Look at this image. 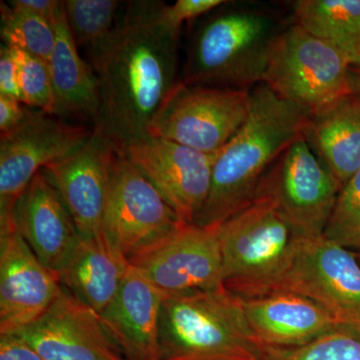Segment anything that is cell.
Masks as SVG:
<instances>
[{
	"mask_svg": "<svg viewBox=\"0 0 360 360\" xmlns=\"http://www.w3.org/2000/svg\"><path fill=\"white\" fill-rule=\"evenodd\" d=\"M16 335L44 360H125L101 316L63 288L46 314Z\"/></svg>",
	"mask_w": 360,
	"mask_h": 360,
	"instance_id": "cell-16",
	"label": "cell"
},
{
	"mask_svg": "<svg viewBox=\"0 0 360 360\" xmlns=\"http://www.w3.org/2000/svg\"><path fill=\"white\" fill-rule=\"evenodd\" d=\"M310 116L264 82L250 89L248 118L217 153L210 195L195 224L219 227L250 205L279 156L305 137Z\"/></svg>",
	"mask_w": 360,
	"mask_h": 360,
	"instance_id": "cell-2",
	"label": "cell"
},
{
	"mask_svg": "<svg viewBox=\"0 0 360 360\" xmlns=\"http://www.w3.org/2000/svg\"><path fill=\"white\" fill-rule=\"evenodd\" d=\"M340 189L330 170L302 137L270 167L257 195L274 201L300 238H312L323 236Z\"/></svg>",
	"mask_w": 360,
	"mask_h": 360,
	"instance_id": "cell-10",
	"label": "cell"
},
{
	"mask_svg": "<svg viewBox=\"0 0 360 360\" xmlns=\"http://www.w3.org/2000/svg\"><path fill=\"white\" fill-rule=\"evenodd\" d=\"M348 86H349V96L360 101V51L350 58Z\"/></svg>",
	"mask_w": 360,
	"mask_h": 360,
	"instance_id": "cell-34",
	"label": "cell"
},
{
	"mask_svg": "<svg viewBox=\"0 0 360 360\" xmlns=\"http://www.w3.org/2000/svg\"><path fill=\"white\" fill-rule=\"evenodd\" d=\"M0 14L4 45L49 63L56 45V32L51 23L41 16L2 1Z\"/></svg>",
	"mask_w": 360,
	"mask_h": 360,
	"instance_id": "cell-25",
	"label": "cell"
},
{
	"mask_svg": "<svg viewBox=\"0 0 360 360\" xmlns=\"http://www.w3.org/2000/svg\"><path fill=\"white\" fill-rule=\"evenodd\" d=\"M124 155L160 191L180 220L195 224L212 187L217 153L148 136L120 146Z\"/></svg>",
	"mask_w": 360,
	"mask_h": 360,
	"instance_id": "cell-12",
	"label": "cell"
},
{
	"mask_svg": "<svg viewBox=\"0 0 360 360\" xmlns=\"http://www.w3.org/2000/svg\"><path fill=\"white\" fill-rule=\"evenodd\" d=\"M58 274L37 258L15 222L0 229V335L39 321L60 295Z\"/></svg>",
	"mask_w": 360,
	"mask_h": 360,
	"instance_id": "cell-14",
	"label": "cell"
},
{
	"mask_svg": "<svg viewBox=\"0 0 360 360\" xmlns=\"http://www.w3.org/2000/svg\"><path fill=\"white\" fill-rule=\"evenodd\" d=\"M279 32L276 20L260 11L212 14L194 33L181 82L250 90L264 82L269 49Z\"/></svg>",
	"mask_w": 360,
	"mask_h": 360,
	"instance_id": "cell-5",
	"label": "cell"
},
{
	"mask_svg": "<svg viewBox=\"0 0 360 360\" xmlns=\"http://www.w3.org/2000/svg\"><path fill=\"white\" fill-rule=\"evenodd\" d=\"M165 295L224 288L219 229L186 224L130 264Z\"/></svg>",
	"mask_w": 360,
	"mask_h": 360,
	"instance_id": "cell-13",
	"label": "cell"
},
{
	"mask_svg": "<svg viewBox=\"0 0 360 360\" xmlns=\"http://www.w3.org/2000/svg\"><path fill=\"white\" fill-rule=\"evenodd\" d=\"M161 4L127 2L94 66L101 94L94 127L118 146L148 136L149 125L179 82V37L161 21Z\"/></svg>",
	"mask_w": 360,
	"mask_h": 360,
	"instance_id": "cell-1",
	"label": "cell"
},
{
	"mask_svg": "<svg viewBox=\"0 0 360 360\" xmlns=\"http://www.w3.org/2000/svg\"><path fill=\"white\" fill-rule=\"evenodd\" d=\"M130 264L103 233L82 239L59 274L61 286L101 315L117 295Z\"/></svg>",
	"mask_w": 360,
	"mask_h": 360,
	"instance_id": "cell-21",
	"label": "cell"
},
{
	"mask_svg": "<svg viewBox=\"0 0 360 360\" xmlns=\"http://www.w3.org/2000/svg\"><path fill=\"white\" fill-rule=\"evenodd\" d=\"M39 111L18 99L0 96V135L13 134L25 127Z\"/></svg>",
	"mask_w": 360,
	"mask_h": 360,
	"instance_id": "cell-30",
	"label": "cell"
},
{
	"mask_svg": "<svg viewBox=\"0 0 360 360\" xmlns=\"http://www.w3.org/2000/svg\"><path fill=\"white\" fill-rule=\"evenodd\" d=\"M240 300L258 345L300 347L342 333L321 305L296 293L281 291Z\"/></svg>",
	"mask_w": 360,
	"mask_h": 360,
	"instance_id": "cell-18",
	"label": "cell"
},
{
	"mask_svg": "<svg viewBox=\"0 0 360 360\" xmlns=\"http://www.w3.org/2000/svg\"><path fill=\"white\" fill-rule=\"evenodd\" d=\"M92 131L40 110L25 127L0 135V229L14 221L15 206L35 175L82 148Z\"/></svg>",
	"mask_w": 360,
	"mask_h": 360,
	"instance_id": "cell-11",
	"label": "cell"
},
{
	"mask_svg": "<svg viewBox=\"0 0 360 360\" xmlns=\"http://www.w3.org/2000/svg\"><path fill=\"white\" fill-rule=\"evenodd\" d=\"M349 60L345 52L295 23L272 41L262 82L314 115L349 96Z\"/></svg>",
	"mask_w": 360,
	"mask_h": 360,
	"instance_id": "cell-6",
	"label": "cell"
},
{
	"mask_svg": "<svg viewBox=\"0 0 360 360\" xmlns=\"http://www.w3.org/2000/svg\"><path fill=\"white\" fill-rule=\"evenodd\" d=\"M63 2L58 0H11V6L41 16L52 25L63 6Z\"/></svg>",
	"mask_w": 360,
	"mask_h": 360,
	"instance_id": "cell-33",
	"label": "cell"
},
{
	"mask_svg": "<svg viewBox=\"0 0 360 360\" xmlns=\"http://www.w3.org/2000/svg\"><path fill=\"white\" fill-rule=\"evenodd\" d=\"M0 360H44L20 336L0 335Z\"/></svg>",
	"mask_w": 360,
	"mask_h": 360,
	"instance_id": "cell-32",
	"label": "cell"
},
{
	"mask_svg": "<svg viewBox=\"0 0 360 360\" xmlns=\"http://www.w3.org/2000/svg\"><path fill=\"white\" fill-rule=\"evenodd\" d=\"M359 258H360V255H359Z\"/></svg>",
	"mask_w": 360,
	"mask_h": 360,
	"instance_id": "cell-35",
	"label": "cell"
},
{
	"mask_svg": "<svg viewBox=\"0 0 360 360\" xmlns=\"http://www.w3.org/2000/svg\"><path fill=\"white\" fill-rule=\"evenodd\" d=\"M66 20L78 49L86 51L92 66L110 41L122 4L116 0H66Z\"/></svg>",
	"mask_w": 360,
	"mask_h": 360,
	"instance_id": "cell-24",
	"label": "cell"
},
{
	"mask_svg": "<svg viewBox=\"0 0 360 360\" xmlns=\"http://www.w3.org/2000/svg\"><path fill=\"white\" fill-rule=\"evenodd\" d=\"M18 68L21 101L26 105L56 115V101L49 63L21 49L9 47Z\"/></svg>",
	"mask_w": 360,
	"mask_h": 360,
	"instance_id": "cell-26",
	"label": "cell"
},
{
	"mask_svg": "<svg viewBox=\"0 0 360 360\" xmlns=\"http://www.w3.org/2000/svg\"><path fill=\"white\" fill-rule=\"evenodd\" d=\"M323 236L347 250H360V170L340 189Z\"/></svg>",
	"mask_w": 360,
	"mask_h": 360,
	"instance_id": "cell-27",
	"label": "cell"
},
{
	"mask_svg": "<svg viewBox=\"0 0 360 360\" xmlns=\"http://www.w3.org/2000/svg\"><path fill=\"white\" fill-rule=\"evenodd\" d=\"M158 360H260L240 298L225 288L165 295Z\"/></svg>",
	"mask_w": 360,
	"mask_h": 360,
	"instance_id": "cell-3",
	"label": "cell"
},
{
	"mask_svg": "<svg viewBox=\"0 0 360 360\" xmlns=\"http://www.w3.org/2000/svg\"><path fill=\"white\" fill-rule=\"evenodd\" d=\"M309 298L343 333L360 340V262L347 248L323 236L302 238L288 274L274 292Z\"/></svg>",
	"mask_w": 360,
	"mask_h": 360,
	"instance_id": "cell-9",
	"label": "cell"
},
{
	"mask_svg": "<svg viewBox=\"0 0 360 360\" xmlns=\"http://www.w3.org/2000/svg\"><path fill=\"white\" fill-rule=\"evenodd\" d=\"M163 295L130 265L117 295L99 315L125 360H158Z\"/></svg>",
	"mask_w": 360,
	"mask_h": 360,
	"instance_id": "cell-19",
	"label": "cell"
},
{
	"mask_svg": "<svg viewBox=\"0 0 360 360\" xmlns=\"http://www.w3.org/2000/svg\"><path fill=\"white\" fill-rule=\"evenodd\" d=\"M224 0H177L172 6L161 4L160 20L175 35H179L184 22L195 20L219 8Z\"/></svg>",
	"mask_w": 360,
	"mask_h": 360,
	"instance_id": "cell-29",
	"label": "cell"
},
{
	"mask_svg": "<svg viewBox=\"0 0 360 360\" xmlns=\"http://www.w3.org/2000/svg\"><path fill=\"white\" fill-rule=\"evenodd\" d=\"M52 26L56 32V45L49 66L56 96V115L92 122L94 127L101 108L98 79L73 41L66 20L65 2Z\"/></svg>",
	"mask_w": 360,
	"mask_h": 360,
	"instance_id": "cell-20",
	"label": "cell"
},
{
	"mask_svg": "<svg viewBox=\"0 0 360 360\" xmlns=\"http://www.w3.org/2000/svg\"><path fill=\"white\" fill-rule=\"evenodd\" d=\"M260 360H360V340L336 333L300 347L258 345Z\"/></svg>",
	"mask_w": 360,
	"mask_h": 360,
	"instance_id": "cell-28",
	"label": "cell"
},
{
	"mask_svg": "<svg viewBox=\"0 0 360 360\" xmlns=\"http://www.w3.org/2000/svg\"><path fill=\"white\" fill-rule=\"evenodd\" d=\"M305 139L342 188L360 170V101L345 96L311 115Z\"/></svg>",
	"mask_w": 360,
	"mask_h": 360,
	"instance_id": "cell-22",
	"label": "cell"
},
{
	"mask_svg": "<svg viewBox=\"0 0 360 360\" xmlns=\"http://www.w3.org/2000/svg\"><path fill=\"white\" fill-rule=\"evenodd\" d=\"M92 129L82 148L42 169L60 194L82 239L103 233L111 165L118 146L103 129Z\"/></svg>",
	"mask_w": 360,
	"mask_h": 360,
	"instance_id": "cell-15",
	"label": "cell"
},
{
	"mask_svg": "<svg viewBox=\"0 0 360 360\" xmlns=\"http://www.w3.org/2000/svg\"><path fill=\"white\" fill-rule=\"evenodd\" d=\"M186 224L117 146L111 165L103 234L129 264Z\"/></svg>",
	"mask_w": 360,
	"mask_h": 360,
	"instance_id": "cell-7",
	"label": "cell"
},
{
	"mask_svg": "<svg viewBox=\"0 0 360 360\" xmlns=\"http://www.w3.org/2000/svg\"><path fill=\"white\" fill-rule=\"evenodd\" d=\"M295 25L349 58L360 51V0H300Z\"/></svg>",
	"mask_w": 360,
	"mask_h": 360,
	"instance_id": "cell-23",
	"label": "cell"
},
{
	"mask_svg": "<svg viewBox=\"0 0 360 360\" xmlns=\"http://www.w3.org/2000/svg\"><path fill=\"white\" fill-rule=\"evenodd\" d=\"M0 96L21 101L18 68L11 49L4 44L0 49Z\"/></svg>",
	"mask_w": 360,
	"mask_h": 360,
	"instance_id": "cell-31",
	"label": "cell"
},
{
	"mask_svg": "<svg viewBox=\"0 0 360 360\" xmlns=\"http://www.w3.org/2000/svg\"><path fill=\"white\" fill-rule=\"evenodd\" d=\"M217 229L224 288L243 300L274 292L302 238L274 201L257 195Z\"/></svg>",
	"mask_w": 360,
	"mask_h": 360,
	"instance_id": "cell-4",
	"label": "cell"
},
{
	"mask_svg": "<svg viewBox=\"0 0 360 360\" xmlns=\"http://www.w3.org/2000/svg\"><path fill=\"white\" fill-rule=\"evenodd\" d=\"M14 222L40 262L58 276L82 240L60 194L44 170L18 200Z\"/></svg>",
	"mask_w": 360,
	"mask_h": 360,
	"instance_id": "cell-17",
	"label": "cell"
},
{
	"mask_svg": "<svg viewBox=\"0 0 360 360\" xmlns=\"http://www.w3.org/2000/svg\"><path fill=\"white\" fill-rule=\"evenodd\" d=\"M250 106V90L179 80L149 125L148 136L217 153L243 127Z\"/></svg>",
	"mask_w": 360,
	"mask_h": 360,
	"instance_id": "cell-8",
	"label": "cell"
}]
</instances>
